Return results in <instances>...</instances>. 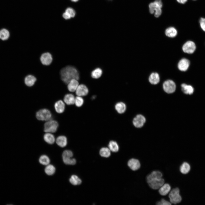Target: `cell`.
<instances>
[{
    "instance_id": "cell-1",
    "label": "cell",
    "mask_w": 205,
    "mask_h": 205,
    "mask_svg": "<svg viewBox=\"0 0 205 205\" xmlns=\"http://www.w3.org/2000/svg\"><path fill=\"white\" fill-rule=\"evenodd\" d=\"M146 182L152 189L158 190L165 183L162 173L158 170H154L148 174L146 177Z\"/></svg>"
},
{
    "instance_id": "cell-41",
    "label": "cell",
    "mask_w": 205,
    "mask_h": 205,
    "mask_svg": "<svg viewBox=\"0 0 205 205\" xmlns=\"http://www.w3.org/2000/svg\"><path fill=\"white\" fill-rule=\"evenodd\" d=\"M72 1L74 2H76L78 1L79 0H71Z\"/></svg>"
},
{
    "instance_id": "cell-26",
    "label": "cell",
    "mask_w": 205,
    "mask_h": 205,
    "mask_svg": "<svg viewBox=\"0 0 205 205\" xmlns=\"http://www.w3.org/2000/svg\"><path fill=\"white\" fill-rule=\"evenodd\" d=\"M102 73V71L101 69L99 68H97L92 71L91 76L94 79H98L101 76Z\"/></svg>"
},
{
    "instance_id": "cell-17",
    "label": "cell",
    "mask_w": 205,
    "mask_h": 205,
    "mask_svg": "<svg viewBox=\"0 0 205 205\" xmlns=\"http://www.w3.org/2000/svg\"><path fill=\"white\" fill-rule=\"evenodd\" d=\"M36 79L34 76L29 75H27L24 79L25 84L28 86L31 87L34 85Z\"/></svg>"
},
{
    "instance_id": "cell-34",
    "label": "cell",
    "mask_w": 205,
    "mask_h": 205,
    "mask_svg": "<svg viewBox=\"0 0 205 205\" xmlns=\"http://www.w3.org/2000/svg\"><path fill=\"white\" fill-rule=\"evenodd\" d=\"M63 160L64 163L67 165H74L76 163L75 159L71 158H63Z\"/></svg>"
},
{
    "instance_id": "cell-4",
    "label": "cell",
    "mask_w": 205,
    "mask_h": 205,
    "mask_svg": "<svg viewBox=\"0 0 205 205\" xmlns=\"http://www.w3.org/2000/svg\"><path fill=\"white\" fill-rule=\"evenodd\" d=\"M162 6L161 0H155L154 2L151 3L149 5L150 13L151 14L154 13V16L156 18L159 17L162 13Z\"/></svg>"
},
{
    "instance_id": "cell-8",
    "label": "cell",
    "mask_w": 205,
    "mask_h": 205,
    "mask_svg": "<svg viewBox=\"0 0 205 205\" xmlns=\"http://www.w3.org/2000/svg\"><path fill=\"white\" fill-rule=\"evenodd\" d=\"M163 88L165 91L167 93H173L175 90L176 84L173 81L168 80L164 82Z\"/></svg>"
},
{
    "instance_id": "cell-5",
    "label": "cell",
    "mask_w": 205,
    "mask_h": 205,
    "mask_svg": "<svg viewBox=\"0 0 205 205\" xmlns=\"http://www.w3.org/2000/svg\"><path fill=\"white\" fill-rule=\"evenodd\" d=\"M36 116L37 119L39 120L47 121L51 119L52 114L49 110L44 108L37 111Z\"/></svg>"
},
{
    "instance_id": "cell-16",
    "label": "cell",
    "mask_w": 205,
    "mask_h": 205,
    "mask_svg": "<svg viewBox=\"0 0 205 205\" xmlns=\"http://www.w3.org/2000/svg\"><path fill=\"white\" fill-rule=\"evenodd\" d=\"M65 104L63 101L59 100L55 102L54 108L56 111L58 113H62L65 109Z\"/></svg>"
},
{
    "instance_id": "cell-28",
    "label": "cell",
    "mask_w": 205,
    "mask_h": 205,
    "mask_svg": "<svg viewBox=\"0 0 205 205\" xmlns=\"http://www.w3.org/2000/svg\"><path fill=\"white\" fill-rule=\"evenodd\" d=\"M10 34L9 31L5 28L0 30V39L3 40H7L9 37Z\"/></svg>"
},
{
    "instance_id": "cell-18",
    "label": "cell",
    "mask_w": 205,
    "mask_h": 205,
    "mask_svg": "<svg viewBox=\"0 0 205 205\" xmlns=\"http://www.w3.org/2000/svg\"><path fill=\"white\" fill-rule=\"evenodd\" d=\"M149 81L152 84H157L160 81V77L159 74L156 72L152 73L149 77Z\"/></svg>"
},
{
    "instance_id": "cell-20",
    "label": "cell",
    "mask_w": 205,
    "mask_h": 205,
    "mask_svg": "<svg viewBox=\"0 0 205 205\" xmlns=\"http://www.w3.org/2000/svg\"><path fill=\"white\" fill-rule=\"evenodd\" d=\"M75 97L74 95L71 93L67 94L64 97L63 100L67 105H73L75 104Z\"/></svg>"
},
{
    "instance_id": "cell-15",
    "label": "cell",
    "mask_w": 205,
    "mask_h": 205,
    "mask_svg": "<svg viewBox=\"0 0 205 205\" xmlns=\"http://www.w3.org/2000/svg\"><path fill=\"white\" fill-rule=\"evenodd\" d=\"M67 84L68 90L72 92L75 91L79 85L78 80L75 79L71 80Z\"/></svg>"
},
{
    "instance_id": "cell-31",
    "label": "cell",
    "mask_w": 205,
    "mask_h": 205,
    "mask_svg": "<svg viewBox=\"0 0 205 205\" xmlns=\"http://www.w3.org/2000/svg\"><path fill=\"white\" fill-rule=\"evenodd\" d=\"M55 168L52 165H48L45 169L46 173L48 175H53L55 172Z\"/></svg>"
},
{
    "instance_id": "cell-25",
    "label": "cell",
    "mask_w": 205,
    "mask_h": 205,
    "mask_svg": "<svg viewBox=\"0 0 205 205\" xmlns=\"http://www.w3.org/2000/svg\"><path fill=\"white\" fill-rule=\"evenodd\" d=\"M44 139L46 142L50 144H54L55 141L54 135L50 133L45 134L44 136Z\"/></svg>"
},
{
    "instance_id": "cell-38",
    "label": "cell",
    "mask_w": 205,
    "mask_h": 205,
    "mask_svg": "<svg viewBox=\"0 0 205 205\" xmlns=\"http://www.w3.org/2000/svg\"><path fill=\"white\" fill-rule=\"evenodd\" d=\"M65 12L68 13L70 15L71 17H73L75 15V11L71 8H68L65 10Z\"/></svg>"
},
{
    "instance_id": "cell-19",
    "label": "cell",
    "mask_w": 205,
    "mask_h": 205,
    "mask_svg": "<svg viewBox=\"0 0 205 205\" xmlns=\"http://www.w3.org/2000/svg\"><path fill=\"white\" fill-rule=\"evenodd\" d=\"M182 90L185 94L191 95L194 91L193 87L191 85H188L185 83H183L181 85Z\"/></svg>"
},
{
    "instance_id": "cell-37",
    "label": "cell",
    "mask_w": 205,
    "mask_h": 205,
    "mask_svg": "<svg viewBox=\"0 0 205 205\" xmlns=\"http://www.w3.org/2000/svg\"><path fill=\"white\" fill-rule=\"evenodd\" d=\"M199 23L201 29L205 32V18L201 17L199 20Z\"/></svg>"
},
{
    "instance_id": "cell-42",
    "label": "cell",
    "mask_w": 205,
    "mask_h": 205,
    "mask_svg": "<svg viewBox=\"0 0 205 205\" xmlns=\"http://www.w3.org/2000/svg\"><path fill=\"white\" fill-rule=\"evenodd\" d=\"M193 0V1H196V0Z\"/></svg>"
},
{
    "instance_id": "cell-13",
    "label": "cell",
    "mask_w": 205,
    "mask_h": 205,
    "mask_svg": "<svg viewBox=\"0 0 205 205\" xmlns=\"http://www.w3.org/2000/svg\"><path fill=\"white\" fill-rule=\"evenodd\" d=\"M89 93V90L87 87L85 85H79L75 91L77 96L83 97L87 95Z\"/></svg>"
},
{
    "instance_id": "cell-10",
    "label": "cell",
    "mask_w": 205,
    "mask_h": 205,
    "mask_svg": "<svg viewBox=\"0 0 205 205\" xmlns=\"http://www.w3.org/2000/svg\"><path fill=\"white\" fill-rule=\"evenodd\" d=\"M40 59L42 64L48 65L51 63L53 58L51 54L49 52H47L44 53L41 55Z\"/></svg>"
},
{
    "instance_id": "cell-29",
    "label": "cell",
    "mask_w": 205,
    "mask_h": 205,
    "mask_svg": "<svg viewBox=\"0 0 205 205\" xmlns=\"http://www.w3.org/2000/svg\"><path fill=\"white\" fill-rule=\"evenodd\" d=\"M70 182L74 185L80 184L82 182L81 180L76 175H72L69 179Z\"/></svg>"
},
{
    "instance_id": "cell-35",
    "label": "cell",
    "mask_w": 205,
    "mask_h": 205,
    "mask_svg": "<svg viewBox=\"0 0 205 205\" xmlns=\"http://www.w3.org/2000/svg\"><path fill=\"white\" fill-rule=\"evenodd\" d=\"M156 205H171L170 202L164 198H162L159 201H157Z\"/></svg>"
},
{
    "instance_id": "cell-14",
    "label": "cell",
    "mask_w": 205,
    "mask_h": 205,
    "mask_svg": "<svg viewBox=\"0 0 205 205\" xmlns=\"http://www.w3.org/2000/svg\"><path fill=\"white\" fill-rule=\"evenodd\" d=\"M171 189V187L169 184L165 183L158 190L161 195L165 196L168 195Z\"/></svg>"
},
{
    "instance_id": "cell-32",
    "label": "cell",
    "mask_w": 205,
    "mask_h": 205,
    "mask_svg": "<svg viewBox=\"0 0 205 205\" xmlns=\"http://www.w3.org/2000/svg\"><path fill=\"white\" fill-rule=\"evenodd\" d=\"M39 162L41 164L44 165H48L50 162L49 157L46 155H43L39 158Z\"/></svg>"
},
{
    "instance_id": "cell-24",
    "label": "cell",
    "mask_w": 205,
    "mask_h": 205,
    "mask_svg": "<svg viewBox=\"0 0 205 205\" xmlns=\"http://www.w3.org/2000/svg\"><path fill=\"white\" fill-rule=\"evenodd\" d=\"M165 33L167 36L170 38H173L176 36L177 32L175 28L173 27H170L166 29Z\"/></svg>"
},
{
    "instance_id": "cell-6",
    "label": "cell",
    "mask_w": 205,
    "mask_h": 205,
    "mask_svg": "<svg viewBox=\"0 0 205 205\" xmlns=\"http://www.w3.org/2000/svg\"><path fill=\"white\" fill-rule=\"evenodd\" d=\"M58 126V124L57 121L51 119L45 123L44 131L46 133H54L57 130Z\"/></svg>"
},
{
    "instance_id": "cell-39",
    "label": "cell",
    "mask_w": 205,
    "mask_h": 205,
    "mask_svg": "<svg viewBox=\"0 0 205 205\" xmlns=\"http://www.w3.org/2000/svg\"><path fill=\"white\" fill-rule=\"evenodd\" d=\"M63 17L65 19H69L71 18L70 15L68 13L65 12L63 14Z\"/></svg>"
},
{
    "instance_id": "cell-22",
    "label": "cell",
    "mask_w": 205,
    "mask_h": 205,
    "mask_svg": "<svg viewBox=\"0 0 205 205\" xmlns=\"http://www.w3.org/2000/svg\"><path fill=\"white\" fill-rule=\"evenodd\" d=\"M57 144L61 147L65 146L67 144V140L66 137L64 136H60L58 137L56 140Z\"/></svg>"
},
{
    "instance_id": "cell-9",
    "label": "cell",
    "mask_w": 205,
    "mask_h": 205,
    "mask_svg": "<svg viewBox=\"0 0 205 205\" xmlns=\"http://www.w3.org/2000/svg\"><path fill=\"white\" fill-rule=\"evenodd\" d=\"M127 165L130 169L133 171L138 170L141 166L139 160L134 158H132L128 161Z\"/></svg>"
},
{
    "instance_id": "cell-33",
    "label": "cell",
    "mask_w": 205,
    "mask_h": 205,
    "mask_svg": "<svg viewBox=\"0 0 205 205\" xmlns=\"http://www.w3.org/2000/svg\"><path fill=\"white\" fill-rule=\"evenodd\" d=\"M84 101L82 97L78 96L75 97V104L77 107H80L83 104Z\"/></svg>"
},
{
    "instance_id": "cell-2",
    "label": "cell",
    "mask_w": 205,
    "mask_h": 205,
    "mask_svg": "<svg viewBox=\"0 0 205 205\" xmlns=\"http://www.w3.org/2000/svg\"><path fill=\"white\" fill-rule=\"evenodd\" d=\"M60 75L62 81L67 84L71 80L75 79L78 80L79 77L77 69L71 66H67L62 69L60 71Z\"/></svg>"
},
{
    "instance_id": "cell-40",
    "label": "cell",
    "mask_w": 205,
    "mask_h": 205,
    "mask_svg": "<svg viewBox=\"0 0 205 205\" xmlns=\"http://www.w3.org/2000/svg\"><path fill=\"white\" fill-rule=\"evenodd\" d=\"M178 2L182 4H184L187 2L188 0H176Z\"/></svg>"
},
{
    "instance_id": "cell-36",
    "label": "cell",
    "mask_w": 205,
    "mask_h": 205,
    "mask_svg": "<svg viewBox=\"0 0 205 205\" xmlns=\"http://www.w3.org/2000/svg\"><path fill=\"white\" fill-rule=\"evenodd\" d=\"M73 156L72 152L69 150H65L63 153L62 158H71Z\"/></svg>"
},
{
    "instance_id": "cell-3",
    "label": "cell",
    "mask_w": 205,
    "mask_h": 205,
    "mask_svg": "<svg viewBox=\"0 0 205 205\" xmlns=\"http://www.w3.org/2000/svg\"><path fill=\"white\" fill-rule=\"evenodd\" d=\"M169 200L172 204L176 205L180 203L182 200L179 188H172L168 194Z\"/></svg>"
},
{
    "instance_id": "cell-11",
    "label": "cell",
    "mask_w": 205,
    "mask_h": 205,
    "mask_svg": "<svg viewBox=\"0 0 205 205\" xmlns=\"http://www.w3.org/2000/svg\"><path fill=\"white\" fill-rule=\"evenodd\" d=\"M145 121V118L144 116L138 114L134 118L133 123L135 127L140 128L143 126Z\"/></svg>"
},
{
    "instance_id": "cell-30",
    "label": "cell",
    "mask_w": 205,
    "mask_h": 205,
    "mask_svg": "<svg viewBox=\"0 0 205 205\" xmlns=\"http://www.w3.org/2000/svg\"><path fill=\"white\" fill-rule=\"evenodd\" d=\"M99 153L102 157H108L110 155V151L109 148L102 147L100 149Z\"/></svg>"
},
{
    "instance_id": "cell-23",
    "label": "cell",
    "mask_w": 205,
    "mask_h": 205,
    "mask_svg": "<svg viewBox=\"0 0 205 205\" xmlns=\"http://www.w3.org/2000/svg\"><path fill=\"white\" fill-rule=\"evenodd\" d=\"M115 108L117 112L119 114L123 113L126 109V106L123 102H117L115 104Z\"/></svg>"
},
{
    "instance_id": "cell-21",
    "label": "cell",
    "mask_w": 205,
    "mask_h": 205,
    "mask_svg": "<svg viewBox=\"0 0 205 205\" xmlns=\"http://www.w3.org/2000/svg\"><path fill=\"white\" fill-rule=\"evenodd\" d=\"M190 169V165L186 162H183L180 166L179 171L180 173L184 175L187 174Z\"/></svg>"
},
{
    "instance_id": "cell-12",
    "label": "cell",
    "mask_w": 205,
    "mask_h": 205,
    "mask_svg": "<svg viewBox=\"0 0 205 205\" xmlns=\"http://www.w3.org/2000/svg\"><path fill=\"white\" fill-rule=\"evenodd\" d=\"M190 65V62L188 60L185 58H183L178 62V67L180 71H184L188 69Z\"/></svg>"
},
{
    "instance_id": "cell-7",
    "label": "cell",
    "mask_w": 205,
    "mask_h": 205,
    "mask_svg": "<svg viewBox=\"0 0 205 205\" xmlns=\"http://www.w3.org/2000/svg\"><path fill=\"white\" fill-rule=\"evenodd\" d=\"M196 48L195 43L191 40L186 42L183 45L182 50L185 53L192 54L194 52Z\"/></svg>"
},
{
    "instance_id": "cell-27",
    "label": "cell",
    "mask_w": 205,
    "mask_h": 205,
    "mask_svg": "<svg viewBox=\"0 0 205 205\" xmlns=\"http://www.w3.org/2000/svg\"><path fill=\"white\" fill-rule=\"evenodd\" d=\"M108 148L110 151L113 152H117L119 150V146L117 143L114 141H111L109 142Z\"/></svg>"
}]
</instances>
